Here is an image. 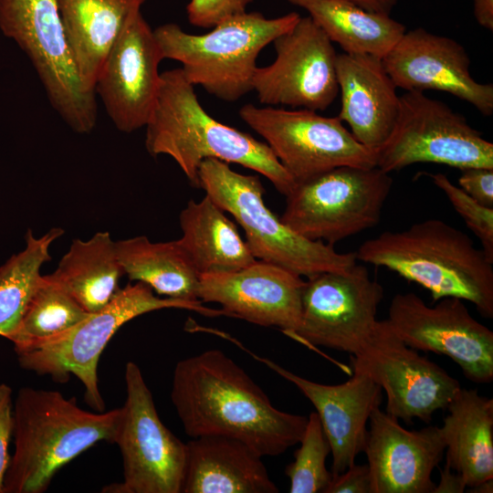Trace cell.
<instances>
[{"label":"cell","mask_w":493,"mask_h":493,"mask_svg":"<svg viewBox=\"0 0 493 493\" xmlns=\"http://www.w3.org/2000/svg\"><path fill=\"white\" fill-rule=\"evenodd\" d=\"M336 74L341 92L338 117L353 137L376 150L390 135L398 116L400 96L382 58L366 54H337Z\"/></svg>","instance_id":"obj_22"},{"label":"cell","mask_w":493,"mask_h":493,"mask_svg":"<svg viewBox=\"0 0 493 493\" xmlns=\"http://www.w3.org/2000/svg\"><path fill=\"white\" fill-rule=\"evenodd\" d=\"M119 262L131 281L159 295L196 301L200 274L178 239L154 243L145 236L115 242Z\"/></svg>","instance_id":"obj_28"},{"label":"cell","mask_w":493,"mask_h":493,"mask_svg":"<svg viewBox=\"0 0 493 493\" xmlns=\"http://www.w3.org/2000/svg\"><path fill=\"white\" fill-rule=\"evenodd\" d=\"M461 172L458 186L481 205L493 208V169L472 167Z\"/></svg>","instance_id":"obj_36"},{"label":"cell","mask_w":493,"mask_h":493,"mask_svg":"<svg viewBox=\"0 0 493 493\" xmlns=\"http://www.w3.org/2000/svg\"><path fill=\"white\" fill-rule=\"evenodd\" d=\"M0 28L25 51L47 98L76 132L97 121L95 93L85 89L66 42L57 0H0Z\"/></svg>","instance_id":"obj_10"},{"label":"cell","mask_w":493,"mask_h":493,"mask_svg":"<svg viewBox=\"0 0 493 493\" xmlns=\"http://www.w3.org/2000/svg\"><path fill=\"white\" fill-rule=\"evenodd\" d=\"M382 61L396 88L446 92L484 116L493 113V85L475 80L467 52L453 38L423 27L405 31Z\"/></svg>","instance_id":"obj_18"},{"label":"cell","mask_w":493,"mask_h":493,"mask_svg":"<svg viewBox=\"0 0 493 493\" xmlns=\"http://www.w3.org/2000/svg\"><path fill=\"white\" fill-rule=\"evenodd\" d=\"M179 223L178 241L200 275L236 271L257 260L235 223L206 194L187 203Z\"/></svg>","instance_id":"obj_26"},{"label":"cell","mask_w":493,"mask_h":493,"mask_svg":"<svg viewBox=\"0 0 493 493\" xmlns=\"http://www.w3.org/2000/svg\"><path fill=\"white\" fill-rule=\"evenodd\" d=\"M427 305L413 292L393 296L386 319L414 350L444 354L477 383L493 380V332L470 314L463 299L446 297Z\"/></svg>","instance_id":"obj_14"},{"label":"cell","mask_w":493,"mask_h":493,"mask_svg":"<svg viewBox=\"0 0 493 493\" xmlns=\"http://www.w3.org/2000/svg\"><path fill=\"white\" fill-rule=\"evenodd\" d=\"M357 261L385 267L425 288L434 302L446 297L469 301L493 318V262L463 231L429 218L364 241Z\"/></svg>","instance_id":"obj_3"},{"label":"cell","mask_w":493,"mask_h":493,"mask_svg":"<svg viewBox=\"0 0 493 493\" xmlns=\"http://www.w3.org/2000/svg\"><path fill=\"white\" fill-rule=\"evenodd\" d=\"M446 409V464L467 488L493 479V400L461 387Z\"/></svg>","instance_id":"obj_25"},{"label":"cell","mask_w":493,"mask_h":493,"mask_svg":"<svg viewBox=\"0 0 493 493\" xmlns=\"http://www.w3.org/2000/svg\"><path fill=\"white\" fill-rule=\"evenodd\" d=\"M299 447L294 452V461L286 467L290 493H325L332 479L326 467V458L331 453L330 445L316 412L308 416Z\"/></svg>","instance_id":"obj_32"},{"label":"cell","mask_w":493,"mask_h":493,"mask_svg":"<svg viewBox=\"0 0 493 493\" xmlns=\"http://www.w3.org/2000/svg\"><path fill=\"white\" fill-rule=\"evenodd\" d=\"M145 128L147 152L170 156L195 187L205 159L261 173L285 196L296 184L265 142L220 122L204 109L181 68L161 73L157 101Z\"/></svg>","instance_id":"obj_2"},{"label":"cell","mask_w":493,"mask_h":493,"mask_svg":"<svg viewBox=\"0 0 493 493\" xmlns=\"http://www.w3.org/2000/svg\"><path fill=\"white\" fill-rule=\"evenodd\" d=\"M467 488L462 477L446 464L441 471L440 481L433 493H461Z\"/></svg>","instance_id":"obj_38"},{"label":"cell","mask_w":493,"mask_h":493,"mask_svg":"<svg viewBox=\"0 0 493 493\" xmlns=\"http://www.w3.org/2000/svg\"><path fill=\"white\" fill-rule=\"evenodd\" d=\"M171 400L191 438L240 440L262 456L299 444L308 416L276 408L266 393L220 350H207L175 365Z\"/></svg>","instance_id":"obj_1"},{"label":"cell","mask_w":493,"mask_h":493,"mask_svg":"<svg viewBox=\"0 0 493 493\" xmlns=\"http://www.w3.org/2000/svg\"><path fill=\"white\" fill-rule=\"evenodd\" d=\"M308 12L328 38L347 54L383 58L406 31L390 15L370 12L347 0H288Z\"/></svg>","instance_id":"obj_27"},{"label":"cell","mask_w":493,"mask_h":493,"mask_svg":"<svg viewBox=\"0 0 493 493\" xmlns=\"http://www.w3.org/2000/svg\"><path fill=\"white\" fill-rule=\"evenodd\" d=\"M120 413L121 408L93 413L58 391L20 388L3 493L45 492L66 464L98 442H112Z\"/></svg>","instance_id":"obj_4"},{"label":"cell","mask_w":493,"mask_h":493,"mask_svg":"<svg viewBox=\"0 0 493 493\" xmlns=\"http://www.w3.org/2000/svg\"><path fill=\"white\" fill-rule=\"evenodd\" d=\"M13 431V390L6 383H0V493H3L4 480L11 458L8 447Z\"/></svg>","instance_id":"obj_35"},{"label":"cell","mask_w":493,"mask_h":493,"mask_svg":"<svg viewBox=\"0 0 493 493\" xmlns=\"http://www.w3.org/2000/svg\"><path fill=\"white\" fill-rule=\"evenodd\" d=\"M72 60L85 89L94 87L110 51L146 0H57Z\"/></svg>","instance_id":"obj_24"},{"label":"cell","mask_w":493,"mask_h":493,"mask_svg":"<svg viewBox=\"0 0 493 493\" xmlns=\"http://www.w3.org/2000/svg\"><path fill=\"white\" fill-rule=\"evenodd\" d=\"M296 12L267 18L259 12L230 16L203 35L190 34L175 23L153 30L163 58L179 61L186 79L208 94L236 101L253 91L260 51L299 20Z\"/></svg>","instance_id":"obj_5"},{"label":"cell","mask_w":493,"mask_h":493,"mask_svg":"<svg viewBox=\"0 0 493 493\" xmlns=\"http://www.w3.org/2000/svg\"><path fill=\"white\" fill-rule=\"evenodd\" d=\"M238 115L265 140L296 184L340 166H376L375 150L359 142L338 116L251 103Z\"/></svg>","instance_id":"obj_12"},{"label":"cell","mask_w":493,"mask_h":493,"mask_svg":"<svg viewBox=\"0 0 493 493\" xmlns=\"http://www.w3.org/2000/svg\"><path fill=\"white\" fill-rule=\"evenodd\" d=\"M274 61L257 67L253 91L266 106H288L314 111L327 110L339 94L337 53L332 42L310 16L273 42Z\"/></svg>","instance_id":"obj_16"},{"label":"cell","mask_w":493,"mask_h":493,"mask_svg":"<svg viewBox=\"0 0 493 493\" xmlns=\"http://www.w3.org/2000/svg\"><path fill=\"white\" fill-rule=\"evenodd\" d=\"M370 12L390 15L399 0H347Z\"/></svg>","instance_id":"obj_40"},{"label":"cell","mask_w":493,"mask_h":493,"mask_svg":"<svg viewBox=\"0 0 493 493\" xmlns=\"http://www.w3.org/2000/svg\"><path fill=\"white\" fill-rule=\"evenodd\" d=\"M254 0H190L186 6L191 25L212 28L223 20L246 11Z\"/></svg>","instance_id":"obj_34"},{"label":"cell","mask_w":493,"mask_h":493,"mask_svg":"<svg viewBox=\"0 0 493 493\" xmlns=\"http://www.w3.org/2000/svg\"><path fill=\"white\" fill-rule=\"evenodd\" d=\"M473 13L480 26L493 30V0H473Z\"/></svg>","instance_id":"obj_39"},{"label":"cell","mask_w":493,"mask_h":493,"mask_svg":"<svg viewBox=\"0 0 493 493\" xmlns=\"http://www.w3.org/2000/svg\"><path fill=\"white\" fill-rule=\"evenodd\" d=\"M469 488H470V490H468L469 492L491 493L493 491V479L484 481Z\"/></svg>","instance_id":"obj_41"},{"label":"cell","mask_w":493,"mask_h":493,"mask_svg":"<svg viewBox=\"0 0 493 493\" xmlns=\"http://www.w3.org/2000/svg\"><path fill=\"white\" fill-rule=\"evenodd\" d=\"M89 314L51 274L41 275L10 341L16 351L49 340Z\"/></svg>","instance_id":"obj_31"},{"label":"cell","mask_w":493,"mask_h":493,"mask_svg":"<svg viewBox=\"0 0 493 493\" xmlns=\"http://www.w3.org/2000/svg\"><path fill=\"white\" fill-rule=\"evenodd\" d=\"M64 234L54 227L37 237L31 230L26 246L0 266V336L10 341L41 277L42 266L50 261V246Z\"/></svg>","instance_id":"obj_30"},{"label":"cell","mask_w":493,"mask_h":493,"mask_svg":"<svg viewBox=\"0 0 493 493\" xmlns=\"http://www.w3.org/2000/svg\"><path fill=\"white\" fill-rule=\"evenodd\" d=\"M325 493H371V477L367 464H353L332 477Z\"/></svg>","instance_id":"obj_37"},{"label":"cell","mask_w":493,"mask_h":493,"mask_svg":"<svg viewBox=\"0 0 493 493\" xmlns=\"http://www.w3.org/2000/svg\"><path fill=\"white\" fill-rule=\"evenodd\" d=\"M124 275L115 241L107 231L88 240L74 239L51 276L89 313L102 309Z\"/></svg>","instance_id":"obj_29"},{"label":"cell","mask_w":493,"mask_h":493,"mask_svg":"<svg viewBox=\"0 0 493 493\" xmlns=\"http://www.w3.org/2000/svg\"><path fill=\"white\" fill-rule=\"evenodd\" d=\"M249 353L297 386L314 405L330 445L332 477L353 465L364 450L370 416L382 403V387L355 365H351L353 372L348 381L330 385L309 381L268 359Z\"/></svg>","instance_id":"obj_21"},{"label":"cell","mask_w":493,"mask_h":493,"mask_svg":"<svg viewBox=\"0 0 493 493\" xmlns=\"http://www.w3.org/2000/svg\"><path fill=\"white\" fill-rule=\"evenodd\" d=\"M350 362L385 392V412L406 423L414 418L430 421L461 388L443 368L407 346L386 320H377L366 343L358 354L351 355Z\"/></svg>","instance_id":"obj_15"},{"label":"cell","mask_w":493,"mask_h":493,"mask_svg":"<svg viewBox=\"0 0 493 493\" xmlns=\"http://www.w3.org/2000/svg\"><path fill=\"white\" fill-rule=\"evenodd\" d=\"M126 400L121 407L112 443L122 457L123 481L106 493H182L186 444L161 421L139 366H125Z\"/></svg>","instance_id":"obj_11"},{"label":"cell","mask_w":493,"mask_h":493,"mask_svg":"<svg viewBox=\"0 0 493 493\" xmlns=\"http://www.w3.org/2000/svg\"><path fill=\"white\" fill-rule=\"evenodd\" d=\"M262 457L235 438H192L186 443L182 493H278Z\"/></svg>","instance_id":"obj_23"},{"label":"cell","mask_w":493,"mask_h":493,"mask_svg":"<svg viewBox=\"0 0 493 493\" xmlns=\"http://www.w3.org/2000/svg\"><path fill=\"white\" fill-rule=\"evenodd\" d=\"M185 309L205 316L223 315L200 300L158 298L144 283L119 288L100 310L89 313L68 330L49 340L16 350L19 365L40 375L64 381L69 373L80 380L87 404L103 412L105 404L98 380V364L106 345L116 331L131 320L162 309Z\"/></svg>","instance_id":"obj_7"},{"label":"cell","mask_w":493,"mask_h":493,"mask_svg":"<svg viewBox=\"0 0 493 493\" xmlns=\"http://www.w3.org/2000/svg\"><path fill=\"white\" fill-rule=\"evenodd\" d=\"M163 59L153 30L138 14L110 51L94 87L119 131L146 126L159 94Z\"/></svg>","instance_id":"obj_17"},{"label":"cell","mask_w":493,"mask_h":493,"mask_svg":"<svg viewBox=\"0 0 493 493\" xmlns=\"http://www.w3.org/2000/svg\"><path fill=\"white\" fill-rule=\"evenodd\" d=\"M304 285L300 276L257 260L236 271L200 275L197 296L219 304L226 316L276 327L291 337L300 322Z\"/></svg>","instance_id":"obj_19"},{"label":"cell","mask_w":493,"mask_h":493,"mask_svg":"<svg viewBox=\"0 0 493 493\" xmlns=\"http://www.w3.org/2000/svg\"><path fill=\"white\" fill-rule=\"evenodd\" d=\"M198 179L199 188L243 228L257 259L306 278L345 272L357 263L355 252H338L333 246L309 240L286 226L266 206L258 176L236 173L217 159H205Z\"/></svg>","instance_id":"obj_6"},{"label":"cell","mask_w":493,"mask_h":493,"mask_svg":"<svg viewBox=\"0 0 493 493\" xmlns=\"http://www.w3.org/2000/svg\"><path fill=\"white\" fill-rule=\"evenodd\" d=\"M368 424L363 452L371 493H433L432 474L446 451L440 426L407 430L380 407Z\"/></svg>","instance_id":"obj_20"},{"label":"cell","mask_w":493,"mask_h":493,"mask_svg":"<svg viewBox=\"0 0 493 493\" xmlns=\"http://www.w3.org/2000/svg\"><path fill=\"white\" fill-rule=\"evenodd\" d=\"M383 298L382 285L361 264L345 272L307 278L300 322L291 338L309 347L356 355L375 328Z\"/></svg>","instance_id":"obj_13"},{"label":"cell","mask_w":493,"mask_h":493,"mask_svg":"<svg viewBox=\"0 0 493 493\" xmlns=\"http://www.w3.org/2000/svg\"><path fill=\"white\" fill-rule=\"evenodd\" d=\"M377 166H340L297 183L280 220L300 236L334 246L374 227L393 186Z\"/></svg>","instance_id":"obj_8"},{"label":"cell","mask_w":493,"mask_h":493,"mask_svg":"<svg viewBox=\"0 0 493 493\" xmlns=\"http://www.w3.org/2000/svg\"><path fill=\"white\" fill-rule=\"evenodd\" d=\"M375 152L376 166L389 173L419 163L493 169V143L462 114L422 91L400 96L393 128Z\"/></svg>","instance_id":"obj_9"},{"label":"cell","mask_w":493,"mask_h":493,"mask_svg":"<svg viewBox=\"0 0 493 493\" xmlns=\"http://www.w3.org/2000/svg\"><path fill=\"white\" fill-rule=\"evenodd\" d=\"M432 182L447 197L456 212L481 243V249L493 262V208L473 199L441 173H427Z\"/></svg>","instance_id":"obj_33"}]
</instances>
